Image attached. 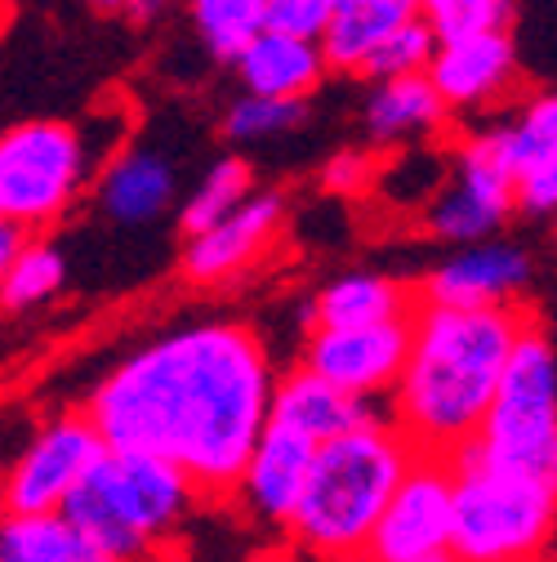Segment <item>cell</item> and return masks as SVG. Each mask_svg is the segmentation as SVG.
Returning <instances> with one entry per match:
<instances>
[{
  "label": "cell",
  "mask_w": 557,
  "mask_h": 562,
  "mask_svg": "<svg viewBox=\"0 0 557 562\" xmlns=\"http://www.w3.org/2000/svg\"><path fill=\"white\" fill-rule=\"evenodd\" d=\"M272 389L263 339L246 322L205 317L129 348L81 411L107 451L157 456L201 496H232L268 429Z\"/></svg>",
  "instance_id": "cell-1"
},
{
  "label": "cell",
  "mask_w": 557,
  "mask_h": 562,
  "mask_svg": "<svg viewBox=\"0 0 557 562\" xmlns=\"http://www.w3.org/2000/svg\"><path fill=\"white\" fill-rule=\"evenodd\" d=\"M526 322L522 308L420 304L410 313L406 367L393 384V429L414 456L459 460L477 442Z\"/></svg>",
  "instance_id": "cell-2"
},
{
  "label": "cell",
  "mask_w": 557,
  "mask_h": 562,
  "mask_svg": "<svg viewBox=\"0 0 557 562\" xmlns=\"http://www.w3.org/2000/svg\"><path fill=\"white\" fill-rule=\"evenodd\" d=\"M414 451L406 438L371 419L317 447L304 501L291 518V540L321 562H366L375 522L406 477Z\"/></svg>",
  "instance_id": "cell-3"
},
{
  "label": "cell",
  "mask_w": 557,
  "mask_h": 562,
  "mask_svg": "<svg viewBox=\"0 0 557 562\" xmlns=\"http://www.w3.org/2000/svg\"><path fill=\"white\" fill-rule=\"evenodd\" d=\"M196 501L201 491L174 464L138 451H103L62 514L112 562H161V549Z\"/></svg>",
  "instance_id": "cell-4"
},
{
  "label": "cell",
  "mask_w": 557,
  "mask_h": 562,
  "mask_svg": "<svg viewBox=\"0 0 557 562\" xmlns=\"http://www.w3.org/2000/svg\"><path fill=\"white\" fill-rule=\"evenodd\" d=\"M459 460L557 491V353L535 322L518 335L481 434Z\"/></svg>",
  "instance_id": "cell-5"
},
{
  "label": "cell",
  "mask_w": 557,
  "mask_h": 562,
  "mask_svg": "<svg viewBox=\"0 0 557 562\" xmlns=\"http://www.w3.org/2000/svg\"><path fill=\"white\" fill-rule=\"evenodd\" d=\"M451 464L455 509L446 553L455 562H539L557 527V491L477 460Z\"/></svg>",
  "instance_id": "cell-6"
},
{
  "label": "cell",
  "mask_w": 557,
  "mask_h": 562,
  "mask_svg": "<svg viewBox=\"0 0 557 562\" xmlns=\"http://www.w3.org/2000/svg\"><path fill=\"white\" fill-rule=\"evenodd\" d=\"M94 134L67 121H19L0 130V220L19 233L58 224L94 170Z\"/></svg>",
  "instance_id": "cell-7"
},
{
  "label": "cell",
  "mask_w": 557,
  "mask_h": 562,
  "mask_svg": "<svg viewBox=\"0 0 557 562\" xmlns=\"http://www.w3.org/2000/svg\"><path fill=\"white\" fill-rule=\"evenodd\" d=\"M513 210V166L496 148L491 130L468 134L446 161V179L424 205V228L451 246L496 241Z\"/></svg>",
  "instance_id": "cell-8"
},
{
  "label": "cell",
  "mask_w": 557,
  "mask_h": 562,
  "mask_svg": "<svg viewBox=\"0 0 557 562\" xmlns=\"http://www.w3.org/2000/svg\"><path fill=\"white\" fill-rule=\"evenodd\" d=\"M103 438L86 419V411H58L36 429V438L19 451V460L0 473L5 486V509L14 518L27 514H62L77 496V486L103 456Z\"/></svg>",
  "instance_id": "cell-9"
},
{
  "label": "cell",
  "mask_w": 557,
  "mask_h": 562,
  "mask_svg": "<svg viewBox=\"0 0 557 562\" xmlns=\"http://www.w3.org/2000/svg\"><path fill=\"white\" fill-rule=\"evenodd\" d=\"M451 509H455V464L437 456H414L375 522L366 562H420L446 553Z\"/></svg>",
  "instance_id": "cell-10"
},
{
  "label": "cell",
  "mask_w": 557,
  "mask_h": 562,
  "mask_svg": "<svg viewBox=\"0 0 557 562\" xmlns=\"http://www.w3.org/2000/svg\"><path fill=\"white\" fill-rule=\"evenodd\" d=\"M410 348V317L384 326H312L304 339V371L334 384L348 397L371 402L375 393H393Z\"/></svg>",
  "instance_id": "cell-11"
},
{
  "label": "cell",
  "mask_w": 557,
  "mask_h": 562,
  "mask_svg": "<svg viewBox=\"0 0 557 562\" xmlns=\"http://www.w3.org/2000/svg\"><path fill=\"white\" fill-rule=\"evenodd\" d=\"M531 286V255L513 241H477L442 259L424 281L433 308H522Z\"/></svg>",
  "instance_id": "cell-12"
},
{
  "label": "cell",
  "mask_w": 557,
  "mask_h": 562,
  "mask_svg": "<svg viewBox=\"0 0 557 562\" xmlns=\"http://www.w3.org/2000/svg\"><path fill=\"white\" fill-rule=\"evenodd\" d=\"M312 456H317V442H308L282 425H268L232 486V501L241 505V514L259 527L286 531L304 501Z\"/></svg>",
  "instance_id": "cell-13"
},
{
  "label": "cell",
  "mask_w": 557,
  "mask_h": 562,
  "mask_svg": "<svg viewBox=\"0 0 557 562\" xmlns=\"http://www.w3.org/2000/svg\"><path fill=\"white\" fill-rule=\"evenodd\" d=\"M429 86L446 103V112H481L496 108L518 86V41L513 32H486L446 41L433 54Z\"/></svg>",
  "instance_id": "cell-14"
},
{
  "label": "cell",
  "mask_w": 557,
  "mask_h": 562,
  "mask_svg": "<svg viewBox=\"0 0 557 562\" xmlns=\"http://www.w3.org/2000/svg\"><path fill=\"white\" fill-rule=\"evenodd\" d=\"M286 224V201L276 192H250L228 220L205 228L201 237H187L183 246V272L192 281H224L250 268L272 237Z\"/></svg>",
  "instance_id": "cell-15"
},
{
  "label": "cell",
  "mask_w": 557,
  "mask_h": 562,
  "mask_svg": "<svg viewBox=\"0 0 557 562\" xmlns=\"http://www.w3.org/2000/svg\"><path fill=\"white\" fill-rule=\"evenodd\" d=\"M371 419H379L371 402L339 393L334 384L317 380L304 367L276 380L272 411H268V425H282V429H291V434H299V438H308L317 447L339 438V434H348V429H357V425H371Z\"/></svg>",
  "instance_id": "cell-16"
},
{
  "label": "cell",
  "mask_w": 557,
  "mask_h": 562,
  "mask_svg": "<svg viewBox=\"0 0 557 562\" xmlns=\"http://www.w3.org/2000/svg\"><path fill=\"white\" fill-rule=\"evenodd\" d=\"M179 175L157 148H129L112 157L99 179V205L116 228H152L174 205Z\"/></svg>",
  "instance_id": "cell-17"
},
{
  "label": "cell",
  "mask_w": 557,
  "mask_h": 562,
  "mask_svg": "<svg viewBox=\"0 0 557 562\" xmlns=\"http://www.w3.org/2000/svg\"><path fill=\"white\" fill-rule=\"evenodd\" d=\"M237 72L246 94L254 99H286V103H308V94L326 81V58L321 45L295 41L282 32H259L241 54H237Z\"/></svg>",
  "instance_id": "cell-18"
},
{
  "label": "cell",
  "mask_w": 557,
  "mask_h": 562,
  "mask_svg": "<svg viewBox=\"0 0 557 562\" xmlns=\"http://www.w3.org/2000/svg\"><path fill=\"white\" fill-rule=\"evenodd\" d=\"M410 19H420L414 0H334L330 27L321 36L326 67H334L343 77H362V67L379 49V41H388Z\"/></svg>",
  "instance_id": "cell-19"
},
{
  "label": "cell",
  "mask_w": 557,
  "mask_h": 562,
  "mask_svg": "<svg viewBox=\"0 0 557 562\" xmlns=\"http://www.w3.org/2000/svg\"><path fill=\"white\" fill-rule=\"evenodd\" d=\"M451 121L446 103L437 99V90L429 86V77H401V81H379L366 103H362V125L375 144L393 148V144H414V138H429Z\"/></svg>",
  "instance_id": "cell-20"
},
{
  "label": "cell",
  "mask_w": 557,
  "mask_h": 562,
  "mask_svg": "<svg viewBox=\"0 0 557 562\" xmlns=\"http://www.w3.org/2000/svg\"><path fill=\"white\" fill-rule=\"evenodd\" d=\"M414 313V300L406 286H397L384 272H343L317 291L312 300V326H384Z\"/></svg>",
  "instance_id": "cell-21"
},
{
  "label": "cell",
  "mask_w": 557,
  "mask_h": 562,
  "mask_svg": "<svg viewBox=\"0 0 557 562\" xmlns=\"http://www.w3.org/2000/svg\"><path fill=\"white\" fill-rule=\"evenodd\" d=\"M0 562H112L67 514H27L0 522Z\"/></svg>",
  "instance_id": "cell-22"
},
{
  "label": "cell",
  "mask_w": 557,
  "mask_h": 562,
  "mask_svg": "<svg viewBox=\"0 0 557 562\" xmlns=\"http://www.w3.org/2000/svg\"><path fill=\"white\" fill-rule=\"evenodd\" d=\"M250 183H254V175H250V166L241 157H219L211 170L196 179V188L179 205L183 237H201L205 228H215L219 220H228L232 210L250 196Z\"/></svg>",
  "instance_id": "cell-23"
},
{
  "label": "cell",
  "mask_w": 557,
  "mask_h": 562,
  "mask_svg": "<svg viewBox=\"0 0 557 562\" xmlns=\"http://www.w3.org/2000/svg\"><path fill=\"white\" fill-rule=\"evenodd\" d=\"M67 281V259L49 237H27V246L19 250L10 277L0 281V308L5 313H27L49 304Z\"/></svg>",
  "instance_id": "cell-24"
},
{
  "label": "cell",
  "mask_w": 557,
  "mask_h": 562,
  "mask_svg": "<svg viewBox=\"0 0 557 562\" xmlns=\"http://www.w3.org/2000/svg\"><path fill=\"white\" fill-rule=\"evenodd\" d=\"M491 138L504 153V161L513 166V179L522 166H531L539 157H557V90H544L531 103H522V112L513 121L496 125Z\"/></svg>",
  "instance_id": "cell-25"
},
{
  "label": "cell",
  "mask_w": 557,
  "mask_h": 562,
  "mask_svg": "<svg viewBox=\"0 0 557 562\" xmlns=\"http://www.w3.org/2000/svg\"><path fill=\"white\" fill-rule=\"evenodd\" d=\"M192 23L215 58H232L263 32V10L268 0H187Z\"/></svg>",
  "instance_id": "cell-26"
},
{
  "label": "cell",
  "mask_w": 557,
  "mask_h": 562,
  "mask_svg": "<svg viewBox=\"0 0 557 562\" xmlns=\"http://www.w3.org/2000/svg\"><path fill=\"white\" fill-rule=\"evenodd\" d=\"M414 14L433 32L437 45L486 36V32H509L513 23V0H414Z\"/></svg>",
  "instance_id": "cell-27"
},
{
  "label": "cell",
  "mask_w": 557,
  "mask_h": 562,
  "mask_svg": "<svg viewBox=\"0 0 557 562\" xmlns=\"http://www.w3.org/2000/svg\"><path fill=\"white\" fill-rule=\"evenodd\" d=\"M433 54H437L433 32L420 19H410L388 41H379V49L362 67V77H375V86L379 81H401V77H429Z\"/></svg>",
  "instance_id": "cell-28"
},
{
  "label": "cell",
  "mask_w": 557,
  "mask_h": 562,
  "mask_svg": "<svg viewBox=\"0 0 557 562\" xmlns=\"http://www.w3.org/2000/svg\"><path fill=\"white\" fill-rule=\"evenodd\" d=\"M308 121V103H286V99H237L224 116V134L232 144H263V138L291 134Z\"/></svg>",
  "instance_id": "cell-29"
},
{
  "label": "cell",
  "mask_w": 557,
  "mask_h": 562,
  "mask_svg": "<svg viewBox=\"0 0 557 562\" xmlns=\"http://www.w3.org/2000/svg\"><path fill=\"white\" fill-rule=\"evenodd\" d=\"M330 14H334V0H268L263 32H282V36L321 45Z\"/></svg>",
  "instance_id": "cell-30"
},
{
  "label": "cell",
  "mask_w": 557,
  "mask_h": 562,
  "mask_svg": "<svg viewBox=\"0 0 557 562\" xmlns=\"http://www.w3.org/2000/svg\"><path fill=\"white\" fill-rule=\"evenodd\" d=\"M513 205L526 210V215H557V157H539L518 170Z\"/></svg>",
  "instance_id": "cell-31"
},
{
  "label": "cell",
  "mask_w": 557,
  "mask_h": 562,
  "mask_svg": "<svg viewBox=\"0 0 557 562\" xmlns=\"http://www.w3.org/2000/svg\"><path fill=\"white\" fill-rule=\"evenodd\" d=\"M375 161H371V153H357V148H348V153H339L334 161H326V170H321V183L330 188V192H366V188H375Z\"/></svg>",
  "instance_id": "cell-32"
},
{
  "label": "cell",
  "mask_w": 557,
  "mask_h": 562,
  "mask_svg": "<svg viewBox=\"0 0 557 562\" xmlns=\"http://www.w3.org/2000/svg\"><path fill=\"white\" fill-rule=\"evenodd\" d=\"M23 246H27V233H19L14 224L0 220V281L10 277V268H14V259H19Z\"/></svg>",
  "instance_id": "cell-33"
},
{
  "label": "cell",
  "mask_w": 557,
  "mask_h": 562,
  "mask_svg": "<svg viewBox=\"0 0 557 562\" xmlns=\"http://www.w3.org/2000/svg\"><path fill=\"white\" fill-rule=\"evenodd\" d=\"M94 10H103V14H121V10H134L138 0H90Z\"/></svg>",
  "instance_id": "cell-34"
},
{
  "label": "cell",
  "mask_w": 557,
  "mask_h": 562,
  "mask_svg": "<svg viewBox=\"0 0 557 562\" xmlns=\"http://www.w3.org/2000/svg\"><path fill=\"white\" fill-rule=\"evenodd\" d=\"M10 518V509H5V486H0V522Z\"/></svg>",
  "instance_id": "cell-35"
},
{
  "label": "cell",
  "mask_w": 557,
  "mask_h": 562,
  "mask_svg": "<svg viewBox=\"0 0 557 562\" xmlns=\"http://www.w3.org/2000/svg\"><path fill=\"white\" fill-rule=\"evenodd\" d=\"M420 562H455L451 553H433V558H420Z\"/></svg>",
  "instance_id": "cell-36"
}]
</instances>
